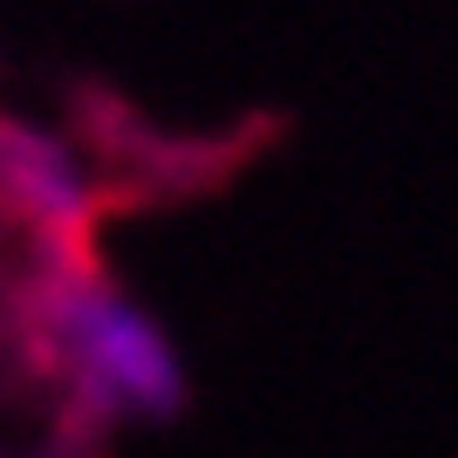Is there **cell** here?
<instances>
[{"label":"cell","instance_id":"cell-1","mask_svg":"<svg viewBox=\"0 0 458 458\" xmlns=\"http://www.w3.org/2000/svg\"><path fill=\"white\" fill-rule=\"evenodd\" d=\"M28 363L62 397L69 438H110L185 411V356L151 308L89 253H55L28 301Z\"/></svg>","mask_w":458,"mask_h":458},{"label":"cell","instance_id":"cell-2","mask_svg":"<svg viewBox=\"0 0 458 458\" xmlns=\"http://www.w3.org/2000/svg\"><path fill=\"white\" fill-rule=\"evenodd\" d=\"M89 212L96 185L82 172V157L55 131L0 116V219L14 233H35L48 253H89L82 247Z\"/></svg>","mask_w":458,"mask_h":458},{"label":"cell","instance_id":"cell-3","mask_svg":"<svg viewBox=\"0 0 458 458\" xmlns=\"http://www.w3.org/2000/svg\"><path fill=\"white\" fill-rule=\"evenodd\" d=\"M7 233H14V226H7V219H0V240H7Z\"/></svg>","mask_w":458,"mask_h":458},{"label":"cell","instance_id":"cell-4","mask_svg":"<svg viewBox=\"0 0 458 458\" xmlns=\"http://www.w3.org/2000/svg\"><path fill=\"white\" fill-rule=\"evenodd\" d=\"M0 458H7V452H0Z\"/></svg>","mask_w":458,"mask_h":458}]
</instances>
